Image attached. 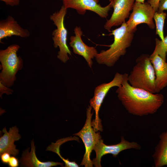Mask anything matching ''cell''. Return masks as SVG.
<instances>
[{
  "instance_id": "obj_1",
  "label": "cell",
  "mask_w": 167,
  "mask_h": 167,
  "mask_svg": "<svg viewBox=\"0 0 167 167\" xmlns=\"http://www.w3.org/2000/svg\"><path fill=\"white\" fill-rule=\"evenodd\" d=\"M128 76L116 91L118 99L126 110L131 114L139 116L155 113L164 102L163 95L133 87L128 82Z\"/></svg>"
},
{
  "instance_id": "obj_9",
  "label": "cell",
  "mask_w": 167,
  "mask_h": 167,
  "mask_svg": "<svg viewBox=\"0 0 167 167\" xmlns=\"http://www.w3.org/2000/svg\"><path fill=\"white\" fill-rule=\"evenodd\" d=\"M141 149L140 146L135 142H130L125 139L123 136L118 143L112 145H107L103 142L102 139H100L95 145L93 150L96 153V157L92 160L95 167H101V159L102 157L107 154H111L114 157H116L122 151L127 149Z\"/></svg>"
},
{
  "instance_id": "obj_4",
  "label": "cell",
  "mask_w": 167,
  "mask_h": 167,
  "mask_svg": "<svg viewBox=\"0 0 167 167\" xmlns=\"http://www.w3.org/2000/svg\"><path fill=\"white\" fill-rule=\"evenodd\" d=\"M20 46L12 44L6 49L0 50V61L2 70L0 73V82L6 86H12L16 80V75L23 66L22 58L17 55Z\"/></svg>"
},
{
  "instance_id": "obj_3",
  "label": "cell",
  "mask_w": 167,
  "mask_h": 167,
  "mask_svg": "<svg viewBox=\"0 0 167 167\" xmlns=\"http://www.w3.org/2000/svg\"><path fill=\"white\" fill-rule=\"evenodd\" d=\"M155 79V70L150 55H141L136 59V63L128 75V83L134 88L156 93Z\"/></svg>"
},
{
  "instance_id": "obj_10",
  "label": "cell",
  "mask_w": 167,
  "mask_h": 167,
  "mask_svg": "<svg viewBox=\"0 0 167 167\" xmlns=\"http://www.w3.org/2000/svg\"><path fill=\"white\" fill-rule=\"evenodd\" d=\"M63 5L65 8L75 10L79 14L84 15L87 10L93 11L100 17L106 18L108 12L112 7V2L103 7L99 3V0H62Z\"/></svg>"
},
{
  "instance_id": "obj_27",
  "label": "cell",
  "mask_w": 167,
  "mask_h": 167,
  "mask_svg": "<svg viewBox=\"0 0 167 167\" xmlns=\"http://www.w3.org/2000/svg\"><path fill=\"white\" fill-rule=\"evenodd\" d=\"M145 0H135V2H139L141 3H143L144 2Z\"/></svg>"
},
{
  "instance_id": "obj_20",
  "label": "cell",
  "mask_w": 167,
  "mask_h": 167,
  "mask_svg": "<svg viewBox=\"0 0 167 167\" xmlns=\"http://www.w3.org/2000/svg\"><path fill=\"white\" fill-rule=\"evenodd\" d=\"M155 43V49L152 54L150 55V58L157 54L166 61L167 53V35L163 40L156 38Z\"/></svg>"
},
{
  "instance_id": "obj_26",
  "label": "cell",
  "mask_w": 167,
  "mask_h": 167,
  "mask_svg": "<svg viewBox=\"0 0 167 167\" xmlns=\"http://www.w3.org/2000/svg\"><path fill=\"white\" fill-rule=\"evenodd\" d=\"M160 0H148V2L154 8L155 11H157L158 10L159 2Z\"/></svg>"
},
{
  "instance_id": "obj_13",
  "label": "cell",
  "mask_w": 167,
  "mask_h": 167,
  "mask_svg": "<svg viewBox=\"0 0 167 167\" xmlns=\"http://www.w3.org/2000/svg\"><path fill=\"white\" fill-rule=\"evenodd\" d=\"M12 36L27 38L30 36L29 31L22 28L11 15L0 21V41L5 38Z\"/></svg>"
},
{
  "instance_id": "obj_15",
  "label": "cell",
  "mask_w": 167,
  "mask_h": 167,
  "mask_svg": "<svg viewBox=\"0 0 167 167\" xmlns=\"http://www.w3.org/2000/svg\"><path fill=\"white\" fill-rule=\"evenodd\" d=\"M150 58L155 71L156 92L159 93L167 86V62L157 54Z\"/></svg>"
},
{
  "instance_id": "obj_14",
  "label": "cell",
  "mask_w": 167,
  "mask_h": 167,
  "mask_svg": "<svg viewBox=\"0 0 167 167\" xmlns=\"http://www.w3.org/2000/svg\"><path fill=\"white\" fill-rule=\"evenodd\" d=\"M2 132L3 133L0 138V155L4 152H7L13 156H16L19 150L16 148L14 144L15 141L19 140L21 138L19 134V130L16 126L10 128L8 132L4 127Z\"/></svg>"
},
{
  "instance_id": "obj_19",
  "label": "cell",
  "mask_w": 167,
  "mask_h": 167,
  "mask_svg": "<svg viewBox=\"0 0 167 167\" xmlns=\"http://www.w3.org/2000/svg\"><path fill=\"white\" fill-rule=\"evenodd\" d=\"M166 15V13L164 11H156L153 17L156 25V33L158 35L161 40H163L164 38V26Z\"/></svg>"
},
{
  "instance_id": "obj_11",
  "label": "cell",
  "mask_w": 167,
  "mask_h": 167,
  "mask_svg": "<svg viewBox=\"0 0 167 167\" xmlns=\"http://www.w3.org/2000/svg\"><path fill=\"white\" fill-rule=\"evenodd\" d=\"M135 0H113L112 2L113 11L110 18L105 22V29L110 31L114 26L121 25L129 17Z\"/></svg>"
},
{
  "instance_id": "obj_28",
  "label": "cell",
  "mask_w": 167,
  "mask_h": 167,
  "mask_svg": "<svg viewBox=\"0 0 167 167\" xmlns=\"http://www.w3.org/2000/svg\"><path fill=\"white\" fill-rule=\"evenodd\" d=\"M113 0H109V1L110 2L112 1Z\"/></svg>"
},
{
  "instance_id": "obj_21",
  "label": "cell",
  "mask_w": 167,
  "mask_h": 167,
  "mask_svg": "<svg viewBox=\"0 0 167 167\" xmlns=\"http://www.w3.org/2000/svg\"><path fill=\"white\" fill-rule=\"evenodd\" d=\"M5 85L3 84L0 82V96L2 98V95L4 93H6L9 95L12 94L13 91Z\"/></svg>"
},
{
  "instance_id": "obj_5",
  "label": "cell",
  "mask_w": 167,
  "mask_h": 167,
  "mask_svg": "<svg viewBox=\"0 0 167 167\" xmlns=\"http://www.w3.org/2000/svg\"><path fill=\"white\" fill-rule=\"evenodd\" d=\"M67 11V9L63 5L59 11L54 12L50 16V19L56 27L52 34L54 46L56 48L59 47V50L57 57L64 63L70 59L68 55H71V52L67 44V32L64 24Z\"/></svg>"
},
{
  "instance_id": "obj_29",
  "label": "cell",
  "mask_w": 167,
  "mask_h": 167,
  "mask_svg": "<svg viewBox=\"0 0 167 167\" xmlns=\"http://www.w3.org/2000/svg\"></svg>"
},
{
  "instance_id": "obj_17",
  "label": "cell",
  "mask_w": 167,
  "mask_h": 167,
  "mask_svg": "<svg viewBox=\"0 0 167 167\" xmlns=\"http://www.w3.org/2000/svg\"><path fill=\"white\" fill-rule=\"evenodd\" d=\"M159 138L153 155L156 167L167 166V130L160 134Z\"/></svg>"
},
{
  "instance_id": "obj_16",
  "label": "cell",
  "mask_w": 167,
  "mask_h": 167,
  "mask_svg": "<svg viewBox=\"0 0 167 167\" xmlns=\"http://www.w3.org/2000/svg\"><path fill=\"white\" fill-rule=\"evenodd\" d=\"M33 140L31 141V150L29 152V148L23 151L21 157L19 160L20 165L24 167H51L60 165L62 166L63 163L49 161L42 162L37 157L35 153V146Z\"/></svg>"
},
{
  "instance_id": "obj_2",
  "label": "cell",
  "mask_w": 167,
  "mask_h": 167,
  "mask_svg": "<svg viewBox=\"0 0 167 167\" xmlns=\"http://www.w3.org/2000/svg\"><path fill=\"white\" fill-rule=\"evenodd\" d=\"M111 32V35L113 36L114 41L109 45L110 48L101 51L95 57L98 64L109 67L113 66L120 58L125 55L127 49L131 45L134 35V32L128 31L126 22Z\"/></svg>"
},
{
  "instance_id": "obj_7",
  "label": "cell",
  "mask_w": 167,
  "mask_h": 167,
  "mask_svg": "<svg viewBox=\"0 0 167 167\" xmlns=\"http://www.w3.org/2000/svg\"><path fill=\"white\" fill-rule=\"evenodd\" d=\"M92 107L90 105L86 110V119L85 124L81 130L74 135L79 137L82 140L85 147V152L80 165L85 167H93L92 161L91 160L92 152L98 141L101 139L99 132L95 131L92 125V118L93 112Z\"/></svg>"
},
{
  "instance_id": "obj_6",
  "label": "cell",
  "mask_w": 167,
  "mask_h": 167,
  "mask_svg": "<svg viewBox=\"0 0 167 167\" xmlns=\"http://www.w3.org/2000/svg\"><path fill=\"white\" fill-rule=\"evenodd\" d=\"M127 73H115L113 79L108 83H104L96 87L94 91L93 97L89 101L90 105L95 113V119L92 121V125L95 131H102L103 130L101 121L99 117V112L104 99L110 89L112 87H120L126 77Z\"/></svg>"
},
{
  "instance_id": "obj_12",
  "label": "cell",
  "mask_w": 167,
  "mask_h": 167,
  "mask_svg": "<svg viewBox=\"0 0 167 167\" xmlns=\"http://www.w3.org/2000/svg\"><path fill=\"white\" fill-rule=\"evenodd\" d=\"M74 31L75 35L70 37L69 45L74 53L82 56L91 68L93 63L92 59L98 53L97 50L95 47L88 46L83 41L81 38L83 33L80 27L76 26Z\"/></svg>"
},
{
  "instance_id": "obj_23",
  "label": "cell",
  "mask_w": 167,
  "mask_h": 167,
  "mask_svg": "<svg viewBox=\"0 0 167 167\" xmlns=\"http://www.w3.org/2000/svg\"><path fill=\"white\" fill-rule=\"evenodd\" d=\"M2 162L4 164H8L11 158L10 154L7 152H4L0 155Z\"/></svg>"
},
{
  "instance_id": "obj_8",
  "label": "cell",
  "mask_w": 167,
  "mask_h": 167,
  "mask_svg": "<svg viewBox=\"0 0 167 167\" xmlns=\"http://www.w3.org/2000/svg\"><path fill=\"white\" fill-rule=\"evenodd\" d=\"M155 12L147 2L141 3L135 2L129 19L126 22L128 31L134 33L137 29V25L142 23L146 24L150 28L154 29L155 26L153 19Z\"/></svg>"
},
{
  "instance_id": "obj_25",
  "label": "cell",
  "mask_w": 167,
  "mask_h": 167,
  "mask_svg": "<svg viewBox=\"0 0 167 167\" xmlns=\"http://www.w3.org/2000/svg\"><path fill=\"white\" fill-rule=\"evenodd\" d=\"M4 2L7 5L11 6H17L19 5L20 0H0Z\"/></svg>"
},
{
  "instance_id": "obj_22",
  "label": "cell",
  "mask_w": 167,
  "mask_h": 167,
  "mask_svg": "<svg viewBox=\"0 0 167 167\" xmlns=\"http://www.w3.org/2000/svg\"><path fill=\"white\" fill-rule=\"evenodd\" d=\"M165 10H167V0H160L157 11L161 12Z\"/></svg>"
},
{
  "instance_id": "obj_24",
  "label": "cell",
  "mask_w": 167,
  "mask_h": 167,
  "mask_svg": "<svg viewBox=\"0 0 167 167\" xmlns=\"http://www.w3.org/2000/svg\"><path fill=\"white\" fill-rule=\"evenodd\" d=\"M12 156L11 157L8 163V165L10 167H17L19 165L18 159L15 157Z\"/></svg>"
},
{
  "instance_id": "obj_18",
  "label": "cell",
  "mask_w": 167,
  "mask_h": 167,
  "mask_svg": "<svg viewBox=\"0 0 167 167\" xmlns=\"http://www.w3.org/2000/svg\"><path fill=\"white\" fill-rule=\"evenodd\" d=\"M75 138L69 137L58 140L55 143L52 144L48 147L46 150L51 151L56 153L61 158L63 161L65 163V167H79V166L75 161H71L68 159H65L62 156L60 153L59 147L63 143L69 140H75Z\"/></svg>"
}]
</instances>
